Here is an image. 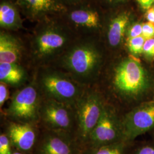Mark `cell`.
<instances>
[{
	"label": "cell",
	"mask_w": 154,
	"mask_h": 154,
	"mask_svg": "<svg viewBox=\"0 0 154 154\" xmlns=\"http://www.w3.org/2000/svg\"><path fill=\"white\" fill-rule=\"evenodd\" d=\"M78 37L62 16L48 17L36 22L26 35L28 54L37 66H49Z\"/></svg>",
	"instance_id": "obj_1"
},
{
	"label": "cell",
	"mask_w": 154,
	"mask_h": 154,
	"mask_svg": "<svg viewBox=\"0 0 154 154\" xmlns=\"http://www.w3.org/2000/svg\"><path fill=\"white\" fill-rule=\"evenodd\" d=\"M98 35L78 37L55 63L74 77L90 78L102 61Z\"/></svg>",
	"instance_id": "obj_2"
},
{
	"label": "cell",
	"mask_w": 154,
	"mask_h": 154,
	"mask_svg": "<svg viewBox=\"0 0 154 154\" xmlns=\"http://www.w3.org/2000/svg\"><path fill=\"white\" fill-rule=\"evenodd\" d=\"M99 3L88 0L78 5L67 7L62 18L78 37L98 35L104 28V17Z\"/></svg>",
	"instance_id": "obj_3"
},
{
	"label": "cell",
	"mask_w": 154,
	"mask_h": 154,
	"mask_svg": "<svg viewBox=\"0 0 154 154\" xmlns=\"http://www.w3.org/2000/svg\"><path fill=\"white\" fill-rule=\"evenodd\" d=\"M41 67L42 85L53 100L66 105L81 98L79 88L63 72L50 66Z\"/></svg>",
	"instance_id": "obj_4"
},
{
	"label": "cell",
	"mask_w": 154,
	"mask_h": 154,
	"mask_svg": "<svg viewBox=\"0 0 154 154\" xmlns=\"http://www.w3.org/2000/svg\"><path fill=\"white\" fill-rule=\"evenodd\" d=\"M114 83L116 89L125 95H137L146 88L148 82L143 67L131 58L122 60L115 67Z\"/></svg>",
	"instance_id": "obj_5"
},
{
	"label": "cell",
	"mask_w": 154,
	"mask_h": 154,
	"mask_svg": "<svg viewBox=\"0 0 154 154\" xmlns=\"http://www.w3.org/2000/svg\"><path fill=\"white\" fill-rule=\"evenodd\" d=\"M103 109L102 101L97 94H86L78 100L79 137L83 145L87 143L91 133L97 125Z\"/></svg>",
	"instance_id": "obj_6"
},
{
	"label": "cell",
	"mask_w": 154,
	"mask_h": 154,
	"mask_svg": "<svg viewBox=\"0 0 154 154\" xmlns=\"http://www.w3.org/2000/svg\"><path fill=\"white\" fill-rule=\"evenodd\" d=\"M154 127V100L145 102L125 116L121 127L122 137L131 140Z\"/></svg>",
	"instance_id": "obj_7"
},
{
	"label": "cell",
	"mask_w": 154,
	"mask_h": 154,
	"mask_svg": "<svg viewBox=\"0 0 154 154\" xmlns=\"http://www.w3.org/2000/svg\"><path fill=\"white\" fill-rule=\"evenodd\" d=\"M119 138L122 139L121 129L119 128L114 116L103 107L99 120L85 144L86 149L118 143Z\"/></svg>",
	"instance_id": "obj_8"
},
{
	"label": "cell",
	"mask_w": 154,
	"mask_h": 154,
	"mask_svg": "<svg viewBox=\"0 0 154 154\" xmlns=\"http://www.w3.org/2000/svg\"><path fill=\"white\" fill-rule=\"evenodd\" d=\"M23 16L36 23L46 17L62 16L67 8L61 0H11Z\"/></svg>",
	"instance_id": "obj_9"
},
{
	"label": "cell",
	"mask_w": 154,
	"mask_h": 154,
	"mask_svg": "<svg viewBox=\"0 0 154 154\" xmlns=\"http://www.w3.org/2000/svg\"><path fill=\"white\" fill-rule=\"evenodd\" d=\"M38 94L33 86H28L17 93L12 99L8 112L12 116L30 121L37 115Z\"/></svg>",
	"instance_id": "obj_10"
},
{
	"label": "cell",
	"mask_w": 154,
	"mask_h": 154,
	"mask_svg": "<svg viewBox=\"0 0 154 154\" xmlns=\"http://www.w3.org/2000/svg\"><path fill=\"white\" fill-rule=\"evenodd\" d=\"M78 143L67 136L50 133L41 139L37 146V154H82Z\"/></svg>",
	"instance_id": "obj_11"
},
{
	"label": "cell",
	"mask_w": 154,
	"mask_h": 154,
	"mask_svg": "<svg viewBox=\"0 0 154 154\" xmlns=\"http://www.w3.org/2000/svg\"><path fill=\"white\" fill-rule=\"evenodd\" d=\"M15 33L0 30V63L21 64L25 42Z\"/></svg>",
	"instance_id": "obj_12"
},
{
	"label": "cell",
	"mask_w": 154,
	"mask_h": 154,
	"mask_svg": "<svg viewBox=\"0 0 154 154\" xmlns=\"http://www.w3.org/2000/svg\"><path fill=\"white\" fill-rule=\"evenodd\" d=\"M42 116L50 127L58 131H66L72 125V115L66 104L53 99L43 106Z\"/></svg>",
	"instance_id": "obj_13"
},
{
	"label": "cell",
	"mask_w": 154,
	"mask_h": 154,
	"mask_svg": "<svg viewBox=\"0 0 154 154\" xmlns=\"http://www.w3.org/2000/svg\"><path fill=\"white\" fill-rule=\"evenodd\" d=\"M131 21V14L127 11H117L106 21L105 34L111 48H116L123 43Z\"/></svg>",
	"instance_id": "obj_14"
},
{
	"label": "cell",
	"mask_w": 154,
	"mask_h": 154,
	"mask_svg": "<svg viewBox=\"0 0 154 154\" xmlns=\"http://www.w3.org/2000/svg\"><path fill=\"white\" fill-rule=\"evenodd\" d=\"M8 136L11 144L23 153L30 152L36 143V133L28 123H11Z\"/></svg>",
	"instance_id": "obj_15"
},
{
	"label": "cell",
	"mask_w": 154,
	"mask_h": 154,
	"mask_svg": "<svg viewBox=\"0 0 154 154\" xmlns=\"http://www.w3.org/2000/svg\"><path fill=\"white\" fill-rule=\"evenodd\" d=\"M21 15L19 8L11 0L0 1V30L11 32L25 30Z\"/></svg>",
	"instance_id": "obj_16"
},
{
	"label": "cell",
	"mask_w": 154,
	"mask_h": 154,
	"mask_svg": "<svg viewBox=\"0 0 154 154\" xmlns=\"http://www.w3.org/2000/svg\"><path fill=\"white\" fill-rule=\"evenodd\" d=\"M25 75V70L20 63H0L1 82L16 85L23 81Z\"/></svg>",
	"instance_id": "obj_17"
},
{
	"label": "cell",
	"mask_w": 154,
	"mask_h": 154,
	"mask_svg": "<svg viewBox=\"0 0 154 154\" xmlns=\"http://www.w3.org/2000/svg\"><path fill=\"white\" fill-rule=\"evenodd\" d=\"M124 152L123 144L118 142L94 148L84 149L82 154H124Z\"/></svg>",
	"instance_id": "obj_18"
},
{
	"label": "cell",
	"mask_w": 154,
	"mask_h": 154,
	"mask_svg": "<svg viewBox=\"0 0 154 154\" xmlns=\"http://www.w3.org/2000/svg\"><path fill=\"white\" fill-rule=\"evenodd\" d=\"M146 39L142 35L135 38H127V46L130 52L137 55L143 53V46Z\"/></svg>",
	"instance_id": "obj_19"
},
{
	"label": "cell",
	"mask_w": 154,
	"mask_h": 154,
	"mask_svg": "<svg viewBox=\"0 0 154 154\" xmlns=\"http://www.w3.org/2000/svg\"><path fill=\"white\" fill-rule=\"evenodd\" d=\"M11 142L8 135L4 134L0 135V154H11Z\"/></svg>",
	"instance_id": "obj_20"
},
{
	"label": "cell",
	"mask_w": 154,
	"mask_h": 154,
	"mask_svg": "<svg viewBox=\"0 0 154 154\" xmlns=\"http://www.w3.org/2000/svg\"><path fill=\"white\" fill-rule=\"evenodd\" d=\"M127 38H135L142 35V24L135 23L129 26L127 32Z\"/></svg>",
	"instance_id": "obj_21"
},
{
	"label": "cell",
	"mask_w": 154,
	"mask_h": 154,
	"mask_svg": "<svg viewBox=\"0 0 154 154\" xmlns=\"http://www.w3.org/2000/svg\"><path fill=\"white\" fill-rule=\"evenodd\" d=\"M146 39L154 37V23L146 22L142 24V35Z\"/></svg>",
	"instance_id": "obj_22"
},
{
	"label": "cell",
	"mask_w": 154,
	"mask_h": 154,
	"mask_svg": "<svg viewBox=\"0 0 154 154\" xmlns=\"http://www.w3.org/2000/svg\"><path fill=\"white\" fill-rule=\"evenodd\" d=\"M143 53L149 57H154V38L146 39Z\"/></svg>",
	"instance_id": "obj_23"
},
{
	"label": "cell",
	"mask_w": 154,
	"mask_h": 154,
	"mask_svg": "<svg viewBox=\"0 0 154 154\" xmlns=\"http://www.w3.org/2000/svg\"><path fill=\"white\" fill-rule=\"evenodd\" d=\"M5 83L1 82L0 84V106L2 107L9 97V91Z\"/></svg>",
	"instance_id": "obj_24"
},
{
	"label": "cell",
	"mask_w": 154,
	"mask_h": 154,
	"mask_svg": "<svg viewBox=\"0 0 154 154\" xmlns=\"http://www.w3.org/2000/svg\"><path fill=\"white\" fill-rule=\"evenodd\" d=\"M138 4L143 10H148L154 4V0H137Z\"/></svg>",
	"instance_id": "obj_25"
},
{
	"label": "cell",
	"mask_w": 154,
	"mask_h": 154,
	"mask_svg": "<svg viewBox=\"0 0 154 154\" xmlns=\"http://www.w3.org/2000/svg\"><path fill=\"white\" fill-rule=\"evenodd\" d=\"M88 1V0H61V1L64 4V5L66 6V7L78 5Z\"/></svg>",
	"instance_id": "obj_26"
},
{
	"label": "cell",
	"mask_w": 154,
	"mask_h": 154,
	"mask_svg": "<svg viewBox=\"0 0 154 154\" xmlns=\"http://www.w3.org/2000/svg\"><path fill=\"white\" fill-rule=\"evenodd\" d=\"M146 17L148 21L154 23V8L151 7L147 11Z\"/></svg>",
	"instance_id": "obj_27"
},
{
	"label": "cell",
	"mask_w": 154,
	"mask_h": 154,
	"mask_svg": "<svg viewBox=\"0 0 154 154\" xmlns=\"http://www.w3.org/2000/svg\"><path fill=\"white\" fill-rule=\"evenodd\" d=\"M137 154H154V148L151 147H144L140 149Z\"/></svg>",
	"instance_id": "obj_28"
},
{
	"label": "cell",
	"mask_w": 154,
	"mask_h": 154,
	"mask_svg": "<svg viewBox=\"0 0 154 154\" xmlns=\"http://www.w3.org/2000/svg\"><path fill=\"white\" fill-rule=\"evenodd\" d=\"M100 0H97V1H99ZM102 1H104L107 5H116L119 4H121L127 0H101Z\"/></svg>",
	"instance_id": "obj_29"
},
{
	"label": "cell",
	"mask_w": 154,
	"mask_h": 154,
	"mask_svg": "<svg viewBox=\"0 0 154 154\" xmlns=\"http://www.w3.org/2000/svg\"><path fill=\"white\" fill-rule=\"evenodd\" d=\"M11 154H25L23 152H18V151H14V152H13Z\"/></svg>",
	"instance_id": "obj_30"
},
{
	"label": "cell",
	"mask_w": 154,
	"mask_h": 154,
	"mask_svg": "<svg viewBox=\"0 0 154 154\" xmlns=\"http://www.w3.org/2000/svg\"><path fill=\"white\" fill-rule=\"evenodd\" d=\"M95 1H97V0H95Z\"/></svg>",
	"instance_id": "obj_31"
},
{
	"label": "cell",
	"mask_w": 154,
	"mask_h": 154,
	"mask_svg": "<svg viewBox=\"0 0 154 154\" xmlns=\"http://www.w3.org/2000/svg\"><path fill=\"white\" fill-rule=\"evenodd\" d=\"M0 1H1V0H0Z\"/></svg>",
	"instance_id": "obj_32"
}]
</instances>
